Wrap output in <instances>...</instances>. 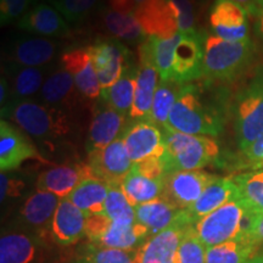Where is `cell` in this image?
Masks as SVG:
<instances>
[{"label": "cell", "instance_id": "ba28073f", "mask_svg": "<svg viewBox=\"0 0 263 263\" xmlns=\"http://www.w3.org/2000/svg\"><path fill=\"white\" fill-rule=\"evenodd\" d=\"M206 38L202 31L183 34L174 54L171 82L184 85L203 77Z\"/></svg>", "mask_w": 263, "mask_h": 263}, {"label": "cell", "instance_id": "30bf717a", "mask_svg": "<svg viewBox=\"0 0 263 263\" xmlns=\"http://www.w3.org/2000/svg\"><path fill=\"white\" fill-rule=\"evenodd\" d=\"M101 89H106L120 80L124 67L130 62V51L117 39L98 41L88 47Z\"/></svg>", "mask_w": 263, "mask_h": 263}, {"label": "cell", "instance_id": "74e56055", "mask_svg": "<svg viewBox=\"0 0 263 263\" xmlns=\"http://www.w3.org/2000/svg\"><path fill=\"white\" fill-rule=\"evenodd\" d=\"M104 213L111 222L118 224H134L137 223L136 206L128 201L120 185H110L105 201Z\"/></svg>", "mask_w": 263, "mask_h": 263}, {"label": "cell", "instance_id": "c3c4849f", "mask_svg": "<svg viewBox=\"0 0 263 263\" xmlns=\"http://www.w3.org/2000/svg\"><path fill=\"white\" fill-rule=\"evenodd\" d=\"M230 2L241 5L242 8L246 9L249 15L254 16V17L259 14V11L263 8V0H230Z\"/></svg>", "mask_w": 263, "mask_h": 263}, {"label": "cell", "instance_id": "603a6c76", "mask_svg": "<svg viewBox=\"0 0 263 263\" xmlns=\"http://www.w3.org/2000/svg\"><path fill=\"white\" fill-rule=\"evenodd\" d=\"M238 196V186L234 182V178H223V177H213V179L206 186L201 196L197 201L186 209V212L194 224H196L200 219L216 211L217 209L224 205L230 200Z\"/></svg>", "mask_w": 263, "mask_h": 263}, {"label": "cell", "instance_id": "b9f144b4", "mask_svg": "<svg viewBox=\"0 0 263 263\" xmlns=\"http://www.w3.org/2000/svg\"><path fill=\"white\" fill-rule=\"evenodd\" d=\"M37 0H0V22L3 26L20 20Z\"/></svg>", "mask_w": 263, "mask_h": 263}, {"label": "cell", "instance_id": "4fadbf2b", "mask_svg": "<svg viewBox=\"0 0 263 263\" xmlns=\"http://www.w3.org/2000/svg\"><path fill=\"white\" fill-rule=\"evenodd\" d=\"M121 138L133 163L151 157H162L164 154L162 130L147 121L128 123Z\"/></svg>", "mask_w": 263, "mask_h": 263}, {"label": "cell", "instance_id": "d590c367", "mask_svg": "<svg viewBox=\"0 0 263 263\" xmlns=\"http://www.w3.org/2000/svg\"><path fill=\"white\" fill-rule=\"evenodd\" d=\"M238 186V199L251 215L263 213V170L233 177Z\"/></svg>", "mask_w": 263, "mask_h": 263}, {"label": "cell", "instance_id": "ee69618b", "mask_svg": "<svg viewBox=\"0 0 263 263\" xmlns=\"http://www.w3.org/2000/svg\"><path fill=\"white\" fill-rule=\"evenodd\" d=\"M111 223H112L111 219L105 213L88 216L87 224H85V236L88 238V242L95 244L108 229Z\"/></svg>", "mask_w": 263, "mask_h": 263}, {"label": "cell", "instance_id": "f546056e", "mask_svg": "<svg viewBox=\"0 0 263 263\" xmlns=\"http://www.w3.org/2000/svg\"><path fill=\"white\" fill-rule=\"evenodd\" d=\"M138 67L129 62L116 83L106 89H101L100 99L123 116H129L136 95Z\"/></svg>", "mask_w": 263, "mask_h": 263}, {"label": "cell", "instance_id": "d4e9b609", "mask_svg": "<svg viewBox=\"0 0 263 263\" xmlns=\"http://www.w3.org/2000/svg\"><path fill=\"white\" fill-rule=\"evenodd\" d=\"M59 44L42 37L18 38L11 47L10 58L12 64L42 67L54 60L58 55Z\"/></svg>", "mask_w": 263, "mask_h": 263}, {"label": "cell", "instance_id": "ac0fdd59", "mask_svg": "<svg viewBox=\"0 0 263 263\" xmlns=\"http://www.w3.org/2000/svg\"><path fill=\"white\" fill-rule=\"evenodd\" d=\"M87 217L67 197L61 199L50 224L52 240L64 248L74 245L85 236Z\"/></svg>", "mask_w": 263, "mask_h": 263}, {"label": "cell", "instance_id": "8d00e7d4", "mask_svg": "<svg viewBox=\"0 0 263 263\" xmlns=\"http://www.w3.org/2000/svg\"><path fill=\"white\" fill-rule=\"evenodd\" d=\"M182 85L174 82H160L154 97L149 122L155 124L161 130L168 128V117L173 105L176 104Z\"/></svg>", "mask_w": 263, "mask_h": 263}, {"label": "cell", "instance_id": "52a82bcc", "mask_svg": "<svg viewBox=\"0 0 263 263\" xmlns=\"http://www.w3.org/2000/svg\"><path fill=\"white\" fill-rule=\"evenodd\" d=\"M29 136L37 139H57L70 133L71 121L66 111L32 100L20 101L6 114Z\"/></svg>", "mask_w": 263, "mask_h": 263}, {"label": "cell", "instance_id": "7dc6e473", "mask_svg": "<svg viewBox=\"0 0 263 263\" xmlns=\"http://www.w3.org/2000/svg\"><path fill=\"white\" fill-rule=\"evenodd\" d=\"M108 8L121 14H134L138 5L134 0H108Z\"/></svg>", "mask_w": 263, "mask_h": 263}, {"label": "cell", "instance_id": "8fae6325", "mask_svg": "<svg viewBox=\"0 0 263 263\" xmlns=\"http://www.w3.org/2000/svg\"><path fill=\"white\" fill-rule=\"evenodd\" d=\"M203 171H177L166 173L162 197L179 210H186L197 201L203 190L213 179Z\"/></svg>", "mask_w": 263, "mask_h": 263}, {"label": "cell", "instance_id": "cb8c5ba5", "mask_svg": "<svg viewBox=\"0 0 263 263\" xmlns=\"http://www.w3.org/2000/svg\"><path fill=\"white\" fill-rule=\"evenodd\" d=\"M81 95L70 72L64 67L51 72L41 90V97L45 104L64 111L73 110L80 101Z\"/></svg>", "mask_w": 263, "mask_h": 263}, {"label": "cell", "instance_id": "4dcf8cb0", "mask_svg": "<svg viewBox=\"0 0 263 263\" xmlns=\"http://www.w3.org/2000/svg\"><path fill=\"white\" fill-rule=\"evenodd\" d=\"M108 189L110 185L104 180L95 177H88L76 186L67 199L87 216L99 215L104 213Z\"/></svg>", "mask_w": 263, "mask_h": 263}, {"label": "cell", "instance_id": "1f68e13d", "mask_svg": "<svg viewBox=\"0 0 263 263\" xmlns=\"http://www.w3.org/2000/svg\"><path fill=\"white\" fill-rule=\"evenodd\" d=\"M163 179H153L132 167L129 173L121 184V189L128 201L133 206H138L162 196Z\"/></svg>", "mask_w": 263, "mask_h": 263}, {"label": "cell", "instance_id": "f1b7e54d", "mask_svg": "<svg viewBox=\"0 0 263 263\" xmlns=\"http://www.w3.org/2000/svg\"><path fill=\"white\" fill-rule=\"evenodd\" d=\"M149 238V230L138 222L134 224H118L112 222L103 236L91 245L105 249L137 250Z\"/></svg>", "mask_w": 263, "mask_h": 263}, {"label": "cell", "instance_id": "f6af8a7d", "mask_svg": "<svg viewBox=\"0 0 263 263\" xmlns=\"http://www.w3.org/2000/svg\"><path fill=\"white\" fill-rule=\"evenodd\" d=\"M25 188V183L15 177L9 176L6 172L0 174V199L4 202L9 197H17L21 195Z\"/></svg>", "mask_w": 263, "mask_h": 263}, {"label": "cell", "instance_id": "9a60e30c", "mask_svg": "<svg viewBox=\"0 0 263 263\" xmlns=\"http://www.w3.org/2000/svg\"><path fill=\"white\" fill-rule=\"evenodd\" d=\"M44 161L32 141L21 128L12 126L8 121L0 122V168L2 172L18 168L25 161Z\"/></svg>", "mask_w": 263, "mask_h": 263}, {"label": "cell", "instance_id": "681fc988", "mask_svg": "<svg viewBox=\"0 0 263 263\" xmlns=\"http://www.w3.org/2000/svg\"><path fill=\"white\" fill-rule=\"evenodd\" d=\"M256 29H257L258 34L261 35V38L263 39V8L261 11H259V14L256 16Z\"/></svg>", "mask_w": 263, "mask_h": 263}, {"label": "cell", "instance_id": "e575fe53", "mask_svg": "<svg viewBox=\"0 0 263 263\" xmlns=\"http://www.w3.org/2000/svg\"><path fill=\"white\" fill-rule=\"evenodd\" d=\"M37 246L24 233H10L0 239V263H32Z\"/></svg>", "mask_w": 263, "mask_h": 263}, {"label": "cell", "instance_id": "4316f807", "mask_svg": "<svg viewBox=\"0 0 263 263\" xmlns=\"http://www.w3.org/2000/svg\"><path fill=\"white\" fill-rule=\"evenodd\" d=\"M180 212L182 210L177 209L162 196L136 206L137 222L149 230L150 236L173 226L179 218Z\"/></svg>", "mask_w": 263, "mask_h": 263}, {"label": "cell", "instance_id": "60d3db41", "mask_svg": "<svg viewBox=\"0 0 263 263\" xmlns=\"http://www.w3.org/2000/svg\"><path fill=\"white\" fill-rule=\"evenodd\" d=\"M206 246L192 227L180 241L174 263H206Z\"/></svg>", "mask_w": 263, "mask_h": 263}, {"label": "cell", "instance_id": "2e32d148", "mask_svg": "<svg viewBox=\"0 0 263 263\" xmlns=\"http://www.w3.org/2000/svg\"><path fill=\"white\" fill-rule=\"evenodd\" d=\"M127 116L117 112L115 108L100 99L94 108L93 118L88 132L87 149L94 151L104 149L108 144L118 139L127 127Z\"/></svg>", "mask_w": 263, "mask_h": 263}, {"label": "cell", "instance_id": "7402d4cb", "mask_svg": "<svg viewBox=\"0 0 263 263\" xmlns=\"http://www.w3.org/2000/svg\"><path fill=\"white\" fill-rule=\"evenodd\" d=\"M88 177L93 176L87 163L54 166L41 173L37 180V189L52 193L61 199H65L82 180Z\"/></svg>", "mask_w": 263, "mask_h": 263}, {"label": "cell", "instance_id": "5b68a950", "mask_svg": "<svg viewBox=\"0 0 263 263\" xmlns=\"http://www.w3.org/2000/svg\"><path fill=\"white\" fill-rule=\"evenodd\" d=\"M233 114L236 141L240 150H244L263 134V65L255 68L236 94Z\"/></svg>", "mask_w": 263, "mask_h": 263}, {"label": "cell", "instance_id": "7a4b0ae2", "mask_svg": "<svg viewBox=\"0 0 263 263\" xmlns=\"http://www.w3.org/2000/svg\"><path fill=\"white\" fill-rule=\"evenodd\" d=\"M134 15L146 37H170L197 31L192 0H145Z\"/></svg>", "mask_w": 263, "mask_h": 263}, {"label": "cell", "instance_id": "5bb4252c", "mask_svg": "<svg viewBox=\"0 0 263 263\" xmlns=\"http://www.w3.org/2000/svg\"><path fill=\"white\" fill-rule=\"evenodd\" d=\"M249 12L230 0H216L210 11L213 35L227 42H244L249 38Z\"/></svg>", "mask_w": 263, "mask_h": 263}, {"label": "cell", "instance_id": "bcb514c9", "mask_svg": "<svg viewBox=\"0 0 263 263\" xmlns=\"http://www.w3.org/2000/svg\"><path fill=\"white\" fill-rule=\"evenodd\" d=\"M246 234L252 241L259 245L263 242V213L255 215L252 217L251 224H250Z\"/></svg>", "mask_w": 263, "mask_h": 263}, {"label": "cell", "instance_id": "ffe728a7", "mask_svg": "<svg viewBox=\"0 0 263 263\" xmlns=\"http://www.w3.org/2000/svg\"><path fill=\"white\" fill-rule=\"evenodd\" d=\"M5 77L10 84V104L2 116H6L9 110L20 101H24L27 98L35 95L42 90L44 80L47 77V68L44 67H27L16 64H8L4 66Z\"/></svg>", "mask_w": 263, "mask_h": 263}, {"label": "cell", "instance_id": "ab89813d", "mask_svg": "<svg viewBox=\"0 0 263 263\" xmlns=\"http://www.w3.org/2000/svg\"><path fill=\"white\" fill-rule=\"evenodd\" d=\"M70 24H81L95 9L101 0H48Z\"/></svg>", "mask_w": 263, "mask_h": 263}, {"label": "cell", "instance_id": "f907efd6", "mask_svg": "<svg viewBox=\"0 0 263 263\" xmlns=\"http://www.w3.org/2000/svg\"><path fill=\"white\" fill-rule=\"evenodd\" d=\"M246 263H263V254L256 255L251 259H249Z\"/></svg>", "mask_w": 263, "mask_h": 263}, {"label": "cell", "instance_id": "f35d334b", "mask_svg": "<svg viewBox=\"0 0 263 263\" xmlns=\"http://www.w3.org/2000/svg\"><path fill=\"white\" fill-rule=\"evenodd\" d=\"M82 259L85 263H143L140 249L117 250L98 248L88 242L83 250Z\"/></svg>", "mask_w": 263, "mask_h": 263}, {"label": "cell", "instance_id": "d6986e66", "mask_svg": "<svg viewBox=\"0 0 263 263\" xmlns=\"http://www.w3.org/2000/svg\"><path fill=\"white\" fill-rule=\"evenodd\" d=\"M183 34H174L170 37H146L138 45L139 61L146 62L156 68L161 81L170 82L176 49L182 41Z\"/></svg>", "mask_w": 263, "mask_h": 263}, {"label": "cell", "instance_id": "9c48e42d", "mask_svg": "<svg viewBox=\"0 0 263 263\" xmlns=\"http://www.w3.org/2000/svg\"><path fill=\"white\" fill-rule=\"evenodd\" d=\"M87 164L95 178L104 180L108 185L120 186L133 167L121 137L104 149L90 151Z\"/></svg>", "mask_w": 263, "mask_h": 263}, {"label": "cell", "instance_id": "277c9868", "mask_svg": "<svg viewBox=\"0 0 263 263\" xmlns=\"http://www.w3.org/2000/svg\"><path fill=\"white\" fill-rule=\"evenodd\" d=\"M255 45L250 39L244 42H227L207 35L203 59V77L209 82L234 81L251 64Z\"/></svg>", "mask_w": 263, "mask_h": 263}, {"label": "cell", "instance_id": "44dd1931", "mask_svg": "<svg viewBox=\"0 0 263 263\" xmlns=\"http://www.w3.org/2000/svg\"><path fill=\"white\" fill-rule=\"evenodd\" d=\"M18 28L22 31L45 35V37H66L71 29L68 22L54 6L37 4L18 20Z\"/></svg>", "mask_w": 263, "mask_h": 263}, {"label": "cell", "instance_id": "836d02e7", "mask_svg": "<svg viewBox=\"0 0 263 263\" xmlns=\"http://www.w3.org/2000/svg\"><path fill=\"white\" fill-rule=\"evenodd\" d=\"M258 246L245 232L239 238L207 249L206 263H246L254 257Z\"/></svg>", "mask_w": 263, "mask_h": 263}, {"label": "cell", "instance_id": "f5cc1de1", "mask_svg": "<svg viewBox=\"0 0 263 263\" xmlns=\"http://www.w3.org/2000/svg\"><path fill=\"white\" fill-rule=\"evenodd\" d=\"M74 263H85V262H84L83 259H82V258H80V259H78V261H76Z\"/></svg>", "mask_w": 263, "mask_h": 263}, {"label": "cell", "instance_id": "83f0119b", "mask_svg": "<svg viewBox=\"0 0 263 263\" xmlns=\"http://www.w3.org/2000/svg\"><path fill=\"white\" fill-rule=\"evenodd\" d=\"M61 197L49 192L38 190L26 200L20 215L26 224L38 229L50 228Z\"/></svg>", "mask_w": 263, "mask_h": 263}, {"label": "cell", "instance_id": "484cf974", "mask_svg": "<svg viewBox=\"0 0 263 263\" xmlns=\"http://www.w3.org/2000/svg\"><path fill=\"white\" fill-rule=\"evenodd\" d=\"M160 76L156 68L146 62H140L138 66L136 95L129 112L133 121H147L149 122L154 97L157 89V78Z\"/></svg>", "mask_w": 263, "mask_h": 263}, {"label": "cell", "instance_id": "e0dca14e", "mask_svg": "<svg viewBox=\"0 0 263 263\" xmlns=\"http://www.w3.org/2000/svg\"><path fill=\"white\" fill-rule=\"evenodd\" d=\"M61 64L66 71L70 72L82 97L90 100L100 98L101 87L88 48H73L64 51Z\"/></svg>", "mask_w": 263, "mask_h": 263}, {"label": "cell", "instance_id": "6da1fadb", "mask_svg": "<svg viewBox=\"0 0 263 263\" xmlns=\"http://www.w3.org/2000/svg\"><path fill=\"white\" fill-rule=\"evenodd\" d=\"M168 128L189 136L217 137L224 129V117L216 105L202 100L195 84L189 83L180 88L171 110Z\"/></svg>", "mask_w": 263, "mask_h": 263}, {"label": "cell", "instance_id": "3957f363", "mask_svg": "<svg viewBox=\"0 0 263 263\" xmlns=\"http://www.w3.org/2000/svg\"><path fill=\"white\" fill-rule=\"evenodd\" d=\"M166 173L199 171L215 162L219 156L218 143L207 136H189L170 129L162 130Z\"/></svg>", "mask_w": 263, "mask_h": 263}, {"label": "cell", "instance_id": "7bdbcfd3", "mask_svg": "<svg viewBox=\"0 0 263 263\" xmlns=\"http://www.w3.org/2000/svg\"><path fill=\"white\" fill-rule=\"evenodd\" d=\"M239 167L240 168H251L254 171L263 168V134L251 145L241 150Z\"/></svg>", "mask_w": 263, "mask_h": 263}, {"label": "cell", "instance_id": "816d5d0a", "mask_svg": "<svg viewBox=\"0 0 263 263\" xmlns=\"http://www.w3.org/2000/svg\"><path fill=\"white\" fill-rule=\"evenodd\" d=\"M134 2H136V3H137V5H138V6H139L140 4H143V3H144V2H145V0H134Z\"/></svg>", "mask_w": 263, "mask_h": 263}, {"label": "cell", "instance_id": "d6a6232c", "mask_svg": "<svg viewBox=\"0 0 263 263\" xmlns=\"http://www.w3.org/2000/svg\"><path fill=\"white\" fill-rule=\"evenodd\" d=\"M100 12L103 27L118 41L139 44L145 41L146 34L134 14H121L108 6L101 9Z\"/></svg>", "mask_w": 263, "mask_h": 263}, {"label": "cell", "instance_id": "7c38bea8", "mask_svg": "<svg viewBox=\"0 0 263 263\" xmlns=\"http://www.w3.org/2000/svg\"><path fill=\"white\" fill-rule=\"evenodd\" d=\"M192 219L182 210L179 218L170 228L162 230L159 234L151 235L140 248L143 263H174L177 251L185 233L194 227Z\"/></svg>", "mask_w": 263, "mask_h": 263}, {"label": "cell", "instance_id": "8992f818", "mask_svg": "<svg viewBox=\"0 0 263 263\" xmlns=\"http://www.w3.org/2000/svg\"><path fill=\"white\" fill-rule=\"evenodd\" d=\"M254 216L235 197L200 219L194 229L202 244L209 249L234 240L248 232Z\"/></svg>", "mask_w": 263, "mask_h": 263}]
</instances>
